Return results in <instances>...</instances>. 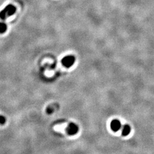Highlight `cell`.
<instances>
[{
	"label": "cell",
	"instance_id": "cell-1",
	"mask_svg": "<svg viewBox=\"0 0 154 154\" xmlns=\"http://www.w3.org/2000/svg\"><path fill=\"white\" fill-rule=\"evenodd\" d=\"M16 11V9L14 6L9 5L0 12V18L2 20H5L8 17L13 15Z\"/></svg>",
	"mask_w": 154,
	"mask_h": 154
},
{
	"label": "cell",
	"instance_id": "cell-2",
	"mask_svg": "<svg viewBox=\"0 0 154 154\" xmlns=\"http://www.w3.org/2000/svg\"><path fill=\"white\" fill-rule=\"evenodd\" d=\"M76 61V58L73 55H67L62 60V64L66 67H70L74 65Z\"/></svg>",
	"mask_w": 154,
	"mask_h": 154
},
{
	"label": "cell",
	"instance_id": "cell-3",
	"mask_svg": "<svg viewBox=\"0 0 154 154\" xmlns=\"http://www.w3.org/2000/svg\"><path fill=\"white\" fill-rule=\"evenodd\" d=\"M78 130H79L78 126L76 124L74 123H70L68 125L66 129V131H67V134L70 135H74L75 134H77V132H78Z\"/></svg>",
	"mask_w": 154,
	"mask_h": 154
},
{
	"label": "cell",
	"instance_id": "cell-4",
	"mask_svg": "<svg viewBox=\"0 0 154 154\" xmlns=\"http://www.w3.org/2000/svg\"><path fill=\"white\" fill-rule=\"evenodd\" d=\"M110 126H111V129L114 131H118L121 128V123L118 119H114L111 122Z\"/></svg>",
	"mask_w": 154,
	"mask_h": 154
},
{
	"label": "cell",
	"instance_id": "cell-5",
	"mask_svg": "<svg viewBox=\"0 0 154 154\" xmlns=\"http://www.w3.org/2000/svg\"><path fill=\"white\" fill-rule=\"evenodd\" d=\"M131 132V127L129 124H124L122 129V133L123 136L128 135Z\"/></svg>",
	"mask_w": 154,
	"mask_h": 154
},
{
	"label": "cell",
	"instance_id": "cell-6",
	"mask_svg": "<svg viewBox=\"0 0 154 154\" xmlns=\"http://www.w3.org/2000/svg\"><path fill=\"white\" fill-rule=\"evenodd\" d=\"M7 30V25L4 22H0V33H5Z\"/></svg>",
	"mask_w": 154,
	"mask_h": 154
},
{
	"label": "cell",
	"instance_id": "cell-7",
	"mask_svg": "<svg viewBox=\"0 0 154 154\" xmlns=\"http://www.w3.org/2000/svg\"><path fill=\"white\" fill-rule=\"evenodd\" d=\"M6 118L3 116L0 115V124H4L6 123Z\"/></svg>",
	"mask_w": 154,
	"mask_h": 154
}]
</instances>
